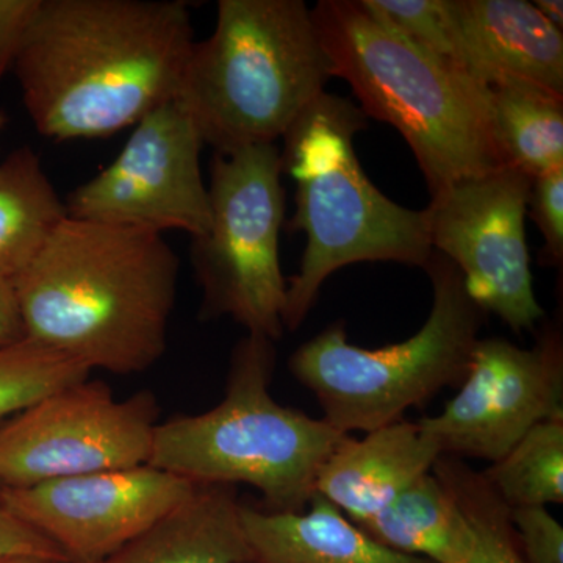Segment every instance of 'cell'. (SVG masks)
<instances>
[{
    "mask_svg": "<svg viewBox=\"0 0 563 563\" xmlns=\"http://www.w3.org/2000/svg\"><path fill=\"white\" fill-rule=\"evenodd\" d=\"M195 41L180 0H41L13 73L40 135L107 139L176 99Z\"/></svg>",
    "mask_w": 563,
    "mask_h": 563,
    "instance_id": "cell-1",
    "label": "cell"
},
{
    "mask_svg": "<svg viewBox=\"0 0 563 563\" xmlns=\"http://www.w3.org/2000/svg\"><path fill=\"white\" fill-rule=\"evenodd\" d=\"M179 272L162 233L68 217L13 285L29 339L132 376L168 347Z\"/></svg>",
    "mask_w": 563,
    "mask_h": 563,
    "instance_id": "cell-2",
    "label": "cell"
},
{
    "mask_svg": "<svg viewBox=\"0 0 563 563\" xmlns=\"http://www.w3.org/2000/svg\"><path fill=\"white\" fill-rule=\"evenodd\" d=\"M312 20L332 77L350 84L366 118L401 133L431 196L509 166L488 88L407 40L362 0H321Z\"/></svg>",
    "mask_w": 563,
    "mask_h": 563,
    "instance_id": "cell-3",
    "label": "cell"
},
{
    "mask_svg": "<svg viewBox=\"0 0 563 563\" xmlns=\"http://www.w3.org/2000/svg\"><path fill=\"white\" fill-rule=\"evenodd\" d=\"M366 120L351 99L324 91L284 136L282 172L296 184L288 229L306 235L299 272L287 282V331L301 328L325 279L343 266L396 262L424 269L431 258L428 210L393 202L363 172L354 139Z\"/></svg>",
    "mask_w": 563,
    "mask_h": 563,
    "instance_id": "cell-4",
    "label": "cell"
},
{
    "mask_svg": "<svg viewBox=\"0 0 563 563\" xmlns=\"http://www.w3.org/2000/svg\"><path fill=\"white\" fill-rule=\"evenodd\" d=\"M328 60L302 0H220L195 41L176 101L217 154L276 144L324 92Z\"/></svg>",
    "mask_w": 563,
    "mask_h": 563,
    "instance_id": "cell-5",
    "label": "cell"
},
{
    "mask_svg": "<svg viewBox=\"0 0 563 563\" xmlns=\"http://www.w3.org/2000/svg\"><path fill=\"white\" fill-rule=\"evenodd\" d=\"M273 340L233 347L224 398L199 415L158 421L147 465L195 484L251 485L269 512H302L322 463L346 433L274 399Z\"/></svg>",
    "mask_w": 563,
    "mask_h": 563,
    "instance_id": "cell-6",
    "label": "cell"
},
{
    "mask_svg": "<svg viewBox=\"0 0 563 563\" xmlns=\"http://www.w3.org/2000/svg\"><path fill=\"white\" fill-rule=\"evenodd\" d=\"M424 272L432 306L424 325L401 343L365 350L347 342L343 322L292 352L288 368L336 431L369 432L402 420L448 387H461L487 313L470 298L462 273L433 251Z\"/></svg>",
    "mask_w": 563,
    "mask_h": 563,
    "instance_id": "cell-7",
    "label": "cell"
},
{
    "mask_svg": "<svg viewBox=\"0 0 563 563\" xmlns=\"http://www.w3.org/2000/svg\"><path fill=\"white\" fill-rule=\"evenodd\" d=\"M282 157L276 144L214 154L210 225L191 239L202 290L201 320L232 318L274 343L284 335L287 280L279 242L285 214Z\"/></svg>",
    "mask_w": 563,
    "mask_h": 563,
    "instance_id": "cell-8",
    "label": "cell"
},
{
    "mask_svg": "<svg viewBox=\"0 0 563 563\" xmlns=\"http://www.w3.org/2000/svg\"><path fill=\"white\" fill-rule=\"evenodd\" d=\"M158 413L151 391L117 399L91 377L66 385L0 422V487L147 465Z\"/></svg>",
    "mask_w": 563,
    "mask_h": 563,
    "instance_id": "cell-9",
    "label": "cell"
},
{
    "mask_svg": "<svg viewBox=\"0 0 563 563\" xmlns=\"http://www.w3.org/2000/svg\"><path fill=\"white\" fill-rule=\"evenodd\" d=\"M532 180L506 166L455 181L426 209L433 251L457 266L470 298L485 313L517 333L536 331L544 314L525 233Z\"/></svg>",
    "mask_w": 563,
    "mask_h": 563,
    "instance_id": "cell-10",
    "label": "cell"
},
{
    "mask_svg": "<svg viewBox=\"0 0 563 563\" xmlns=\"http://www.w3.org/2000/svg\"><path fill=\"white\" fill-rule=\"evenodd\" d=\"M202 146L180 103L158 107L135 125L111 165L70 192L68 217L162 235L172 229L191 239L202 235L210 225Z\"/></svg>",
    "mask_w": 563,
    "mask_h": 563,
    "instance_id": "cell-11",
    "label": "cell"
},
{
    "mask_svg": "<svg viewBox=\"0 0 563 563\" xmlns=\"http://www.w3.org/2000/svg\"><path fill=\"white\" fill-rule=\"evenodd\" d=\"M563 417V340L548 324L531 350L479 339L457 395L418 421L440 454L495 463L540 422Z\"/></svg>",
    "mask_w": 563,
    "mask_h": 563,
    "instance_id": "cell-12",
    "label": "cell"
},
{
    "mask_svg": "<svg viewBox=\"0 0 563 563\" xmlns=\"http://www.w3.org/2000/svg\"><path fill=\"white\" fill-rule=\"evenodd\" d=\"M196 487L176 474L141 465L31 487H0V499L68 563H96L157 523Z\"/></svg>",
    "mask_w": 563,
    "mask_h": 563,
    "instance_id": "cell-13",
    "label": "cell"
},
{
    "mask_svg": "<svg viewBox=\"0 0 563 563\" xmlns=\"http://www.w3.org/2000/svg\"><path fill=\"white\" fill-rule=\"evenodd\" d=\"M453 63L485 88L523 84L563 98V35L526 0H448Z\"/></svg>",
    "mask_w": 563,
    "mask_h": 563,
    "instance_id": "cell-14",
    "label": "cell"
},
{
    "mask_svg": "<svg viewBox=\"0 0 563 563\" xmlns=\"http://www.w3.org/2000/svg\"><path fill=\"white\" fill-rule=\"evenodd\" d=\"M442 457L418 421L399 420L365 433L344 435L322 463L314 495L358 525L384 510Z\"/></svg>",
    "mask_w": 563,
    "mask_h": 563,
    "instance_id": "cell-15",
    "label": "cell"
},
{
    "mask_svg": "<svg viewBox=\"0 0 563 563\" xmlns=\"http://www.w3.org/2000/svg\"><path fill=\"white\" fill-rule=\"evenodd\" d=\"M251 563H433L393 551L314 495L302 512L240 509Z\"/></svg>",
    "mask_w": 563,
    "mask_h": 563,
    "instance_id": "cell-16",
    "label": "cell"
},
{
    "mask_svg": "<svg viewBox=\"0 0 563 563\" xmlns=\"http://www.w3.org/2000/svg\"><path fill=\"white\" fill-rule=\"evenodd\" d=\"M236 488L198 484L157 523L96 563H251Z\"/></svg>",
    "mask_w": 563,
    "mask_h": 563,
    "instance_id": "cell-17",
    "label": "cell"
},
{
    "mask_svg": "<svg viewBox=\"0 0 563 563\" xmlns=\"http://www.w3.org/2000/svg\"><path fill=\"white\" fill-rule=\"evenodd\" d=\"M357 526L393 551L433 563H462L473 544L465 515L432 472Z\"/></svg>",
    "mask_w": 563,
    "mask_h": 563,
    "instance_id": "cell-18",
    "label": "cell"
},
{
    "mask_svg": "<svg viewBox=\"0 0 563 563\" xmlns=\"http://www.w3.org/2000/svg\"><path fill=\"white\" fill-rule=\"evenodd\" d=\"M68 218L65 202L32 147L0 162V276L13 280Z\"/></svg>",
    "mask_w": 563,
    "mask_h": 563,
    "instance_id": "cell-19",
    "label": "cell"
},
{
    "mask_svg": "<svg viewBox=\"0 0 563 563\" xmlns=\"http://www.w3.org/2000/svg\"><path fill=\"white\" fill-rule=\"evenodd\" d=\"M488 92L507 165L531 179L563 169V98L523 84L495 85Z\"/></svg>",
    "mask_w": 563,
    "mask_h": 563,
    "instance_id": "cell-20",
    "label": "cell"
},
{
    "mask_svg": "<svg viewBox=\"0 0 563 563\" xmlns=\"http://www.w3.org/2000/svg\"><path fill=\"white\" fill-rule=\"evenodd\" d=\"M481 473L510 509L562 504L563 417L537 424Z\"/></svg>",
    "mask_w": 563,
    "mask_h": 563,
    "instance_id": "cell-21",
    "label": "cell"
},
{
    "mask_svg": "<svg viewBox=\"0 0 563 563\" xmlns=\"http://www.w3.org/2000/svg\"><path fill=\"white\" fill-rule=\"evenodd\" d=\"M432 473L446 485L472 529V550L462 563H528L518 547L510 507L483 473L451 455L439 457Z\"/></svg>",
    "mask_w": 563,
    "mask_h": 563,
    "instance_id": "cell-22",
    "label": "cell"
},
{
    "mask_svg": "<svg viewBox=\"0 0 563 563\" xmlns=\"http://www.w3.org/2000/svg\"><path fill=\"white\" fill-rule=\"evenodd\" d=\"M91 376L81 363L35 340L0 350V422L31 407L44 396Z\"/></svg>",
    "mask_w": 563,
    "mask_h": 563,
    "instance_id": "cell-23",
    "label": "cell"
},
{
    "mask_svg": "<svg viewBox=\"0 0 563 563\" xmlns=\"http://www.w3.org/2000/svg\"><path fill=\"white\" fill-rule=\"evenodd\" d=\"M362 3L407 40L453 63L448 0H362Z\"/></svg>",
    "mask_w": 563,
    "mask_h": 563,
    "instance_id": "cell-24",
    "label": "cell"
},
{
    "mask_svg": "<svg viewBox=\"0 0 563 563\" xmlns=\"http://www.w3.org/2000/svg\"><path fill=\"white\" fill-rule=\"evenodd\" d=\"M528 207L544 239L540 262L562 268L563 262V169L532 180Z\"/></svg>",
    "mask_w": 563,
    "mask_h": 563,
    "instance_id": "cell-25",
    "label": "cell"
},
{
    "mask_svg": "<svg viewBox=\"0 0 563 563\" xmlns=\"http://www.w3.org/2000/svg\"><path fill=\"white\" fill-rule=\"evenodd\" d=\"M510 521L526 562L563 563V528L547 507H515Z\"/></svg>",
    "mask_w": 563,
    "mask_h": 563,
    "instance_id": "cell-26",
    "label": "cell"
},
{
    "mask_svg": "<svg viewBox=\"0 0 563 563\" xmlns=\"http://www.w3.org/2000/svg\"><path fill=\"white\" fill-rule=\"evenodd\" d=\"M9 558H38L52 563H68L49 540L22 523L0 499V561Z\"/></svg>",
    "mask_w": 563,
    "mask_h": 563,
    "instance_id": "cell-27",
    "label": "cell"
},
{
    "mask_svg": "<svg viewBox=\"0 0 563 563\" xmlns=\"http://www.w3.org/2000/svg\"><path fill=\"white\" fill-rule=\"evenodd\" d=\"M41 0H0V80L13 70Z\"/></svg>",
    "mask_w": 563,
    "mask_h": 563,
    "instance_id": "cell-28",
    "label": "cell"
},
{
    "mask_svg": "<svg viewBox=\"0 0 563 563\" xmlns=\"http://www.w3.org/2000/svg\"><path fill=\"white\" fill-rule=\"evenodd\" d=\"M27 339L13 280L0 276V350Z\"/></svg>",
    "mask_w": 563,
    "mask_h": 563,
    "instance_id": "cell-29",
    "label": "cell"
},
{
    "mask_svg": "<svg viewBox=\"0 0 563 563\" xmlns=\"http://www.w3.org/2000/svg\"><path fill=\"white\" fill-rule=\"evenodd\" d=\"M533 7L547 18L554 27L562 31L563 25V2L562 0H536Z\"/></svg>",
    "mask_w": 563,
    "mask_h": 563,
    "instance_id": "cell-30",
    "label": "cell"
},
{
    "mask_svg": "<svg viewBox=\"0 0 563 563\" xmlns=\"http://www.w3.org/2000/svg\"><path fill=\"white\" fill-rule=\"evenodd\" d=\"M0 563H52L38 558H9L2 559Z\"/></svg>",
    "mask_w": 563,
    "mask_h": 563,
    "instance_id": "cell-31",
    "label": "cell"
},
{
    "mask_svg": "<svg viewBox=\"0 0 563 563\" xmlns=\"http://www.w3.org/2000/svg\"><path fill=\"white\" fill-rule=\"evenodd\" d=\"M7 122H9V118L0 110V136H2L3 131H5Z\"/></svg>",
    "mask_w": 563,
    "mask_h": 563,
    "instance_id": "cell-32",
    "label": "cell"
}]
</instances>
